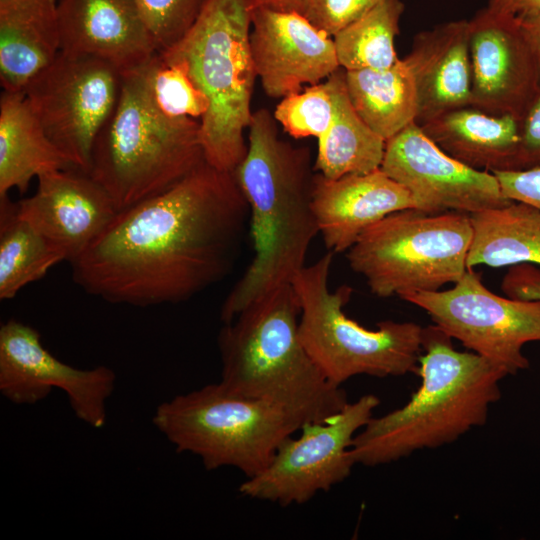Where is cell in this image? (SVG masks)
<instances>
[{
  "mask_svg": "<svg viewBox=\"0 0 540 540\" xmlns=\"http://www.w3.org/2000/svg\"><path fill=\"white\" fill-rule=\"evenodd\" d=\"M65 258L17 214L8 195L0 197V299L9 300Z\"/></svg>",
  "mask_w": 540,
  "mask_h": 540,
  "instance_id": "4316f807",
  "label": "cell"
},
{
  "mask_svg": "<svg viewBox=\"0 0 540 540\" xmlns=\"http://www.w3.org/2000/svg\"><path fill=\"white\" fill-rule=\"evenodd\" d=\"M254 8L263 7L279 12H295L305 15L311 0H251Z\"/></svg>",
  "mask_w": 540,
  "mask_h": 540,
  "instance_id": "74e56055",
  "label": "cell"
},
{
  "mask_svg": "<svg viewBox=\"0 0 540 540\" xmlns=\"http://www.w3.org/2000/svg\"><path fill=\"white\" fill-rule=\"evenodd\" d=\"M540 166V86L526 107L521 120L518 169Z\"/></svg>",
  "mask_w": 540,
  "mask_h": 540,
  "instance_id": "836d02e7",
  "label": "cell"
},
{
  "mask_svg": "<svg viewBox=\"0 0 540 540\" xmlns=\"http://www.w3.org/2000/svg\"><path fill=\"white\" fill-rule=\"evenodd\" d=\"M115 383L116 374L107 366L80 369L53 356L40 333L27 324L9 319L0 327V392L14 404H36L60 389L74 415L100 429Z\"/></svg>",
  "mask_w": 540,
  "mask_h": 540,
  "instance_id": "4fadbf2b",
  "label": "cell"
},
{
  "mask_svg": "<svg viewBox=\"0 0 540 540\" xmlns=\"http://www.w3.org/2000/svg\"><path fill=\"white\" fill-rule=\"evenodd\" d=\"M1 1V0H0Z\"/></svg>",
  "mask_w": 540,
  "mask_h": 540,
  "instance_id": "f35d334b",
  "label": "cell"
},
{
  "mask_svg": "<svg viewBox=\"0 0 540 540\" xmlns=\"http://www.w3.org/2000/svg\"><path fill=\"white\" fill-rule=\"evenodd\" d=\"M492 173L506 198L528 204L540 212V166Z\"/></svg>",
  "mask_w": 540,
  "mask_h": 540,
  "instance_id": "d6a6232c",
  "label": "cell"
},
{
  "mask_svg": "<svg viewBox=\"0 0 540 540\" xmlns=\"http://www.w3.org/2000/svg\"><path fill=\"white\" fill-rule=\"evenodd\" d=\"M381 170L413 196L415 208L436 214H473L512 203L496 176L454 159L416 123L386 141Z\"/></svg>",
  "mask_w": 540,
  "mask_h": 540,
  "instance_id": "5bb4252c",
  "label": "cell"
},
{
  "mask_svg": "<svg viewBox=\"0 0 540 540\" xmlns=\"http://www.w3.org/2000/svg\"><path fill=\"white\" fill-rule=\"evenodd\" d=\"M251 0H207L198 19L176 45L160 52L181 63L209 101L200 120L204 158L234 172L248 144L244 131L253 112L257 77L250 49Z\"/></svg>",
  "mask_w": 540,
  "mask_h": 540,
  "instance_id": "8992f818",
  "label": "cell"
},
{
  "mask_svg": "<svg viewBox=\"0 0 540 540\" xmlns=\"http://www.w3.org/2000/svg\"><path fill=\"white\" fill-rule=\"evenodd\" d=\"M501 289L509 298L540 300V268L529 263L513 265L504 275Z\"/></svg>",
  "mask_w": 540,
  "mask_h": 540,
  "instance_id": "e575fe53",
  "label": "cell"
},
{
  "mask_svg": "<svg viewBox=\"0 0 540 540\" xmlns=\"http://www.w3.org/2000/svg\"><path fill=\"white\" fill-rule=\"evenodd\" d=\"M152 422L177 452L196 455L207 470L233 467L250 478L267 467L285 439L314 421L296 408L244 397L218 382L162 402Z\"/></svg>",
  "mask_w": 540,
  "mask_h": 540,
  "instance_id": "52a82bcc",
  "label": "cell"
},
{
  "mask_svg": "<svg viewBox=\"0 0 540 540\" xmlns=\"http://www.w3.org/2000/svg\"><path fill=\"white\" fill-rule=\"evenodd\" d=\"M519 24L535 57L540 86V14L520 21Z\"/></svg>",
  "mask_w": 540,
  "mask_h": 540,
  "instance_id": "8d00e7d4",
  "label": "cell"
},
{
  "mask_svg": "<svg viewBox=\"0 0 540 540\" xmlns=\"http://www.w3.org/2000/svg\"><path fill=\"white\" fill-rule=\"evenodd\" d=\"M404 12L401 0H382L333 36L340 67L385 70L397 60L394 41Z\"/></svg>",
  "mask_w": 540,
  "mask_h": 540,
  "instance_id": "83f0119b",
  "label": "cell"
},
{
  "mask_svg": "<svg viewBox=\"0 0 540 540\" xmlns=\"http://www.w3.org/2000/svg\"><path fill=\"white\" fill-rule=\"evenodd\" d=\"M401 299L423 309L434 325L508 376L529 367L523 346L540 341V300L499 296L471 269L448 290Z\"/></svg>",
  "mask_w": 540,
  "mask_h": 540,
  "instance_id": "30bf717a",
  "label": "cell"
},
{
  "mask_svg": "<svg viewBox=\"0 0 540 540\" xmlns=\"http://www.w3.org/2000/svg\"><path fill=\"white\" fill-rule=\"evenodd\" d=\"M382 0H311L305 17L318 29L333 37Z\"/></svg>",
  "mask_w": 540,
  "mask_h": 540,
  "instance_id": "1f68e13d",
  "label": "cell"
},
{
  "mask_svg": "<svg viewBox=\"0 0 540 540\" xmlns=\"http://www.w3.org/2000/svg\"><path fill=\"white\" fill-rule=\"evenodd\" d=\"M405 60L417 89V124L471 106L468 20L446 22L417 34Z\"/></svg>",
  "mask_w": 540,
  "mask_h": 540,
  "instance_id": "ffe728a7",
  "label": "cell"
},
{
  "mask_svg": "<svg viewBox=\"0 0 540 540\" xmlns=\"http://www.w3.org/2000/svg\"><path fill=\"white\" fill-rule=\"evenodd\" d=\"M251 19V55L266 95L284 98L340 68L332 37L304 15L256 7Z\"/></svg>",
  "mask_w": 540,
  "mask_h": 540,
  "instance_id": "2e32d148",
  "label": "cell"
},
{
  "mask_svg": "<svg viewBox=\"0 0 540 540\" xmlns=\"http://www.w3.org/2000/svg\"><path fill=\"white\" fill-rule=\"evenodd\" d=\"M334 253L305 265L292 280L299 299V333L325 379L339 386L359 375L398 377L417 373L423 327L414 322L381 321L368 329L344 312L352 288H329Z\"/></svg>",
  "mask_w": 540,
  "mask_h": 540,
  "instance_id": "ba28073f",
  "label": "cell"
},
{
  "mask_svg": "<svg viewBox=\"0 0 540 540\" xmlns=\"http://www.w3.org/2000/svg\"><path fill=\"white\" fill-rule=\"evenodd\" d=\"M277 125L267 109L253 112L247 153L233 172L249 206L254 257L221 306L223 323L262 295L291 283L319 234L310 150L283 140Z\"/></svg>",
  "mask_w": 540,
  "mask_h": 540,
  "instance_id": "7a4b0ae2",
  "label": "cell"
},
{
  "mask_svg": "<svg viewBox=\"0 0 540 540\" xmlns=\"http://www.w3.org/2000/svg\"><path fill=\"white\" fill-rule=\"evenodd\" d=\"M345 85L357 114L384 140L416 122L417 89L405 58L385 70H345Z\"/></svg>",
  "mask_w": 540,
  "mask_h": 540,
  "instance_id": "cb8c5ba5",
  "label": "cell"
},
{
  "mask_svg": "<svg viewBox=\"0 0 540 540\" xmlns=\"http://www.w3.org/2000/svg\"><path fill=\"white\" fill-rule=\"evenodd\" d=\"M385 147L386 140L355 111L344 80L337 94L333 122L318 139L314 170L329 179L370 173L381 167Z\"/></svg>",
  "mask_w": 540,
  "mask_h": 540,
  "instance_id": "484cf974",
  "label": "cell"
},
{
  "mask_svg": "<svg viewBox=\"0 0 540 540\" xmlns=\"http://www.w3.org/2000/svg\"><path fill=\"white\" fill-rule=\"evenodd\" d=\"M422 352L421 383L408 402L372 416L355 435L351 453L356 464L392 463L450 444L486 423L490 407L501 397L505 371L474 352L456 350L436 325L423 327Z\"/></svg>",
  "mask_w": 540,
  "mask_h": 540,
  "instance_id": "3957f363",
  "label": "cell"
},
{
  "mask_svg": "<svg viewBox=\"0 0 540 540\" xmlns=\"http://www.w3.org/2000/svg\"><path fill=\"white\" fill-rule=\"evenodd\" d=\"M140 68L148 96L162 113L201 120L208 111L207 97L196 87L181 63L168 60L157 52Z\"/></svg>",
  "mask_w": 540,
  "mask_h": 540,
  "instance_id": "f546056e",
  "label": "cell"
},
{
  "mask_svg": "<svg viewBox=\"0 0 540 540\" xmlns=\"http://www.w3.org/2000/svg\"><path fill=\"white\" fill-rule=\"evenodd\" d=\"M248 225L234 174L205 160L166 191L117 212L71 263L72 278L109 303H181L230 274Z\"/></svg>",
  "mask_w": 540,
  "mask_h": 540,
  "instance_id": "6da1fadb",
  "label": "cell"
},
{
  "mask_svg": "<svg viewBox=\"0 0 540 540\" xmlns=\"http://www.w3.org/2000/svg\"><path fill=\"white\" fill-rule=\"evenodd\" d=\"M312 208L332 253L347 252L363 232L389 214L415 208L411 193L381 168L329 179L315 171Z\"/></svg>",
  "mask_w": 540,
  "mask_h": 540,
  "instance_id": "d6986e66",
  "label": "cell"
},
{
  "mask_svg": "<svg viewBox=\"0 0 540 540\" xmlns=\"http://www.w3.org/2000/svg\"><path fill=\"white\" fill-rule=\"evenodd\" d=\"M521 120L466 106L418 125L449 156L474 169L495 172L518 169Z\"/></svg>",
  "mask_w": 540,
  "mask_h": 540,
  "instance_id": "44dd1931",
  "label": "cell"
},
{
  "mask_svg": "<svg viewBox=\"0 0 540 540\" xmlns=\"http://www.w3.org/2000/svg\"><path fill=\"white\" fill-rule=\"evenodd\" d=\"M60 52L56 0L0 1V82L23 92Z\"/></svg>",
  "mask_w": 540,
  "mask_h": 540,
  "instance_id": "7402d4cb",
  "label": "cell"
},
{
  "mask_svg": "<svg viewBox=\"0 0 540 540\" xmlns=\"http://www.w3.org/2000/svg\"><path fill=\"white\" fill-rule=\"evenodd\" d=\"M472 236L469 214L405 209L366 229L346 257L372 294L402 298L456 283L468 270Z\"/></svg>",
  "mask_w": 540,
  "mask_h": 540,
  "instance_id": "9c48e42d",
  "label": "cell"
},
{
  "mask_svg": "<svg viewBox=\"0 0 540 540\" xmlns=\"http://www.w3.org/2000/svg\"><path fill=\"white\" fill-rule=\"evenodd\" d=\"M37 180L36 192L16 203L17 214L72 263L118 211L105 190L76 168L51 171Z\"/></svg>",
  "mask_w": 540,
  "mask_h": 540,
  "instance_id": "e0dca14e",
  "label": "cell"
},
{
  "mask_svg": "<svg viewBox=\"0 0 540 540\" xmlns=\"http://www.w3.org/2000/svg\"><path fill=\"white\" fill-rule=\"evenodd\" d=\"M70 168L75 167L47 136L25 94L3 91L0 98V197L8 195L12 189L24 193L34 177Z\"/></svg>",
  "mask_w": 540,
  "mask_h": 540,
  "instance_id": "603a6c76",
  "label": "cell"
},
{
  "mask_svg": "<svg viewBox=\"0 0 540 540\" xmlns=\"http://www.w3.org/2000/svg\"><path fill=\"white\" fill-rule=\"evenodd\" d=\"M158 52L176 45L192 28L207 0H132Z\"/></svg>",
  "mask_w": 540,
  "mask_h": 540,
  "instance_id": "4dcf8cb0",
  "label": "cell"
},
{
  "mask_svg": "<svg viewBox=\"0 0 540 540\" xmlns=\"http://www.w3.org/2000/svg\"><path fill=\"white\" fill-rule=\"evenodd\" d=\"M300 304L292 283L244 308L218 334L221 380L232 393L270 399L323 421L349 401L330 384L307 352L299 333Z\"/></svg>",
  "mask_w": 540,
  "mask_h": 540,
  "instance_id": "277c9868",
  "label": "cell"
},
{
  "mask_svg": "<svg viewBox=\"0 0 540 540\" xmlns=\"http://www.w3.org/2000/svg\"><path fill=\"white\" fill-rule=\"evenodd\" d=\"M468 21L471 106L522 119L539 75L519 22L487 6Z\"/></svg>",
  "mask_w": 540,
  "mask_h": 540,
  "instance_id": "9a60e30c",
  "label": "cell"
},
{
  "mask_svg": "<svg viewBox=\"0 0 540 540\" xmlns=\"http://www.w3.org/2000/svg\"><path fill=\"white\" fill-rule=\"evenodd\" d=\"M140 67L122 72L118 102L95 140L88 171L118 212L166 191L205 161L200 121L157 109Z\"/></svg>",
  "mask_w": 540,
  "mask_h": 540,
  "instance_id": "5b68a950",
  "label": "cell"
},
{
  "mask_svg": "<svg viewBox=\"0 0 540 540\" xmlns=\"http://www.w3.org/2000/svg\"><path fill=\"white\" fill-rule=\"evenodd\" d=\"M60 51L103 60L121 72L158 52L132 0H60Z\"/></svg>",
  "mask_w": 540,
  "mask_h": 540,
  "instance_id": "ac0fdd59",
  "label": "cell"
},
{
  "mask_svg": "<svg viewBox=\"0 0 540 540\" xmlns=\"http://www.w3.org/2000/svg\"><path fill=\"white\" fill-rule=\"evenodd\" d=\"M473 236L467 268L529 263L540 266V212L513 201L470 214Z\"/></svg>",
  "mask_w": 540,
  "mask_h": 540,
  "instance_id": "d4e9b609",
  "label": "cell"
},
{
  "mask_svg": "<svg viewBox=\"0 0 540 540\" xmlns=\"http://www.w3.org/2000/svg\"><path fill=\"white\" fill-rule=\"evenodd\" d=\"M344 80L345 69L340 67L325 81L282 98L273 113L277 123L291 137L319 139L333 122L337 94Z\"/></svg>",
  "mask_w": 540,
  "mask_h": 540,
  "instance_id": "f1b7e54d",
  "label": "cell"
},
{
  "mask_svg": "<svg viewBox=\"0 0 540 540\" xmlns=\"http://www.w3.org/2000/svg\"><path fill=\"white\" fill-rule=\"evenodd\" d=\"M487 7L519 22L540 14V0H488Z\"/></svg>",
  "mask_w": 540,
  "mask_h": 540,
  "instance_id": "d590c367",
  "label": "cell"
},
{
  "mask_svg": "<svg viewBox=\"0 0 540 540\" xmlns=\"http://www.w3.org/2000/svg\"><path fill=\"white\" fill-rule=\"evenodd\" d=\"M122 72L98 58L59 52L23 93L45 133L75 168L88 174L95 140L111 116Z\"/></svg>",
  "mask_w": 540,
  "mask_h": 540,
  "instance_id": "7c38bea8",
  "label": "cell"
},
{
  "mask_svg": "<svg viewBox=\"0 0 540 540\" xmlns=\"http://www.w3.org/2000/svg\"><path fill=\"white\" fill-rule=\"evenodd\" d=\"M380 399L365 394L323 421L307 422L298 437H288L260 473L246 478L239 493L281 506L304 504L344 481L356 465L355 435L373 416Z\"/></svg>",
  "mask_w": 540,
  "mask_h": 540,
  "instance_id": "8fae6325",
  "label": "cell"
}]
</instances>
